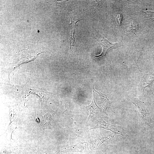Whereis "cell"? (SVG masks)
Returning a JSON list of instances; mask_svg holds the SVG:
<instances>
[{
    "instance_id": "6da1fadb",
    "label": "cell",
    "mask_w": 154,
    "mask_h": 154,
    "mask_svg": "<svg viewBox=\"0 0 154 154\" xmlns=\"http://www.w3.org/2000/svg\"><path fill=\"white\" fill-rule=\"evenodd\" d=\"M94 29L96 32L95 38L99 42L102 48L101 53L98 56L94 55V56L95 57L104 58L106 57V53L110 49L116 48L121 45L120 43H111L105 37Z\"/></svg>"
},
{
    "instance_id": "7a4b0ae2",
    "label": "cell",
    "mask_w": 154,
    "mask_h": 154,
    "mask_svg": "<svg viewBox=\"0 0 154 154\" xmlns=\"http://www.w3.org/2000/svg\"><path fill=\"white\" fill-rule=\"evenodd\" d=\"M101 118V120L98 121L97 125L94 127L90 128V129L102 128L110 130L116 133L120 134L122 135H125V132L121 126L113 125L108 123L104 121L102 118Z\"/></svg>"
},
{
    "instance_id": "3957f363",
    "label": "cell",
    "mask_w": 154,
    "mask_h": 154,
    "mask_svg": "<svg viewBox=\"0 0 154 154\" xmlns=\"http://www.w3.org/2000/svg\"><path fill=\"white\" fill-rule=\"evenodd\" d=\"M128 96V100L135 106L138 114L144 124L148 125L149 118L147 117L146 111L144 106L137 99Z\"/></svg>"
},
{
    "instance_id": "277c9868",
    "label": "cell",
    "mask_w": 154,
    "mask_h": 154,
    "mask_svg": "<svg viewBox=\"0 0 154 154\" xmlns=\"http://www.w3.org/2000/svg\"><path fill=\"white\" fill-rule=\"evenodd\" d=\"M154 80V72L149 73L143 76L141 78L140 82L138 86L140 93L144 94L145 89L149 87L151 83Z\"/></svg>"
},
{
    "instance_id": "5b68a950",
    "label": "cell",
    "mask_w": 154,
    "mask_h": 154,
    "mask_svg": "<svg viewBox=\"0 0 154 154\" xmlns=\"http://www.w3.org/2000/svg\"><path fill=\"white\" fill-rule=\"evenodd\" d=\"M26 89L27 94L29 95L31 94L36 95L40 98L41 101L44 100L46 102H47L51 96L54 94L52 93L40 91L34 89L26 88Z\"/></svg>"
},
{
    "instance_id": "8992f818",
    "label": "cell",
    "mask_w": 154,
    "mask_h": 154,
    "mask_svg": "<svg viewBox=\"0 0 154 154\" xmlns=\"http://www.w3.org/2000/svg\"><path fill=\"white\" fill-rule=\"evenodd\" d=\"M92 88L93 95L92 100L91 104L89 106L86 107L88 111H89V115L88 117L87 121L97 114L100 111V108L97 106L95 100V92Z\"/></svg>"
},
{
    "instance_id": "52a82bcc",
    "label": "cell",
    "mask_w": 154,
    "mask_h": 154,
    "mask_svg": "<svg viewBox=\"0 0 154 154\" xmlns=\"http://www.w3.org/2000/svg\"><path fill=\"white\" fill-rule=\"evenodd\" d=\"M71 19V22L70 24V48L71 49L72 46H74L75 43V40L74 38V35L75 33V27L76 23L79 21L81 20L77 19L74 20L70 16Z\"/></svg>"
},
{
    "instance_id": "ba28073f",
    "label": "cell",
    "mask_w": 154,
    "mask_h": 154,
    "mask_svg": "<svg viewBox=\"0 0 154 154\" xmlns=\"http://www.w3.org/2000/svg\"><path fill=\"white\" fill-rule=\"evenodd\" d=\"M94 91L97 92L99 95L100 102L102 107L105 110L109 108L110 106V102L106 96L98 92L95 90L94 87Z\"/></svg>"
},
{
    "instance_id": "9c48e42d",
    "label": "cell",
    "mask_w": 154,
    "mask_h": 154,
    "mask_svg": "<svg viewBox=\"0 0 154 154\" xmlns=\"http://www.w3.org/2000/svg\"><path fill=\"white\" fill-rule=\"evenodd\" d=\"M116 21L118 26L121 25L122 20V15L119 12H117L116 15Z\"/></svg>"
},
{
    "instance_id": "30bf717a",
    "label": "cell",
    "mask_w": 154,
    "mask_h": 154,
    "mask_svg": "<svg viewBox=\"0 0 154 154\" xmlns=\"http://www.w3.org/2000/svg\"><path fill=\"white\" fill-rule=\"evenodd\" d=\"M143 13L146 17L152 20H154V11H145Z\"/></svg>"
}]
</instances>
